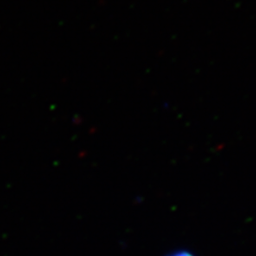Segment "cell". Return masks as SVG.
Returning <instances> with one entry per match:
<instances>
[{
  "instance_id": "obj_1",
  "label": "cell",
  "mask_w": 256,
  "mask_h": 256,
  "mask_svg": "<svg viewBox=\"0 0 256 256\" xmlns=\"http://www.w3.org/2000/svg\"><path fill=\"white\" fill-rule=\"evenodd\" d=\"M166 256H196V255H194V252H191L190 250H186V249H179V250L170 252V254Z\"/></svg>"
}]
</instances>
